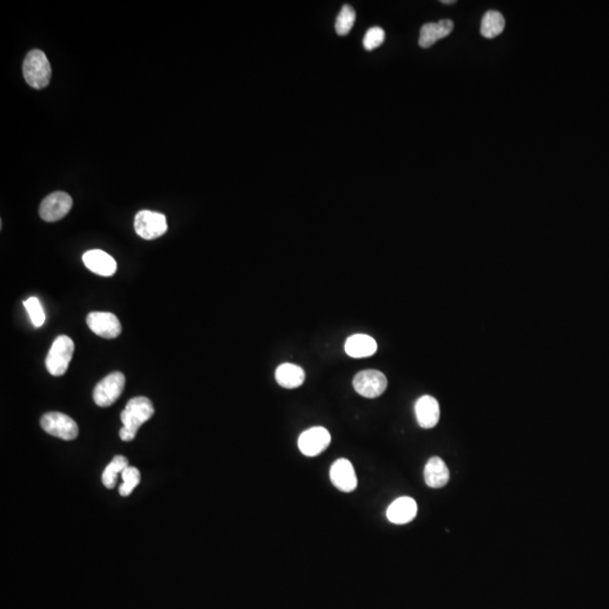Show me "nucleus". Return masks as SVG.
Wrapping results in <instances>:
<instances>
[{
    "label": "nucleus",
    "instance_id": "1",
    "mask_svg": "<svg viewBox=\"0 0 609 609\" xmlns=\"http://www.w3.org/2000/svg\"><path fill=\"white\" fill-rule=\"evenodd\" d=\"M155 410L152 401L145 396L133 397L127 403L121 412L123 427L120 430V438L123 441H133L137 436L139 428L152 419Z\"/></svg>",
    "mask_w": 609,
    "mask_h": 609
},
{
    "label": "nucleus",
    "instance_id": "7",
    "mask_svg": "<svg viewBox=\"0 0 609 609\" xmlns=\"http://www.w3.org/2000/svg\"><path fill=\"white\" fill-rule=\"evenodd\" d=\"M41 427L45 432L64 440H74L78 436V425L70 416L60 412H49L42 416Z\"/></svg>",
    "mask_w": 609,
    "mask_h": 609
},
{
    "label": "nucleus",
    "instance_id": "16",
    "mask_svg": "<svg viewBox=\"0 0 609 609\" xmlns=\"http://www.w3.org/2000/svg\"><path fill=\"white\" fill-rule=\"evenodd\" d=\"M454 30V23L450 20H442L438 23H427L420 30V47L423 49L432 47L438 40L445 39Z\"/></svg>",
    "mask_w": 609,
    "mask_h": 609
},
{
    "label": "nucleus",
    "instance_id": "19",
    "mask_svg": "<svg viewBox=\"0 0 609 609\" xmlns=\"http://www.w3.org/2000/svg\"><path fill=\"white\" fill-rule=\"evenodd\" d=\"M505 28V17L501 13L490 11L483 16L481 23V34L486 39H493L500 35Z\"/></svg>",
    "mask_w": 609,
    "mask_h": 609
},
{
    "label": "nucleus",
    "instance_id": "24",
    "mask_svg": "<svg viewBox=\"0 0 609 609\" xmlns=\"http://www.w3.org/2000/svg\"><path fill=\"white\" fill-rule=\"evenodd\" d=\"M384 41H385V30L381 28L375 26V28H371L367 30L366 34H364V41L362 42H364V49L368 50V51H372V50L381 47Z\"/></svg>",
    "mask_w": 609,
    "mask_h": 609
},
{
    "label": "nucleus",
    "instance_id": "25",
    "mask_svg": "<svg viewBox=\"0 0 609 609\" xmlns=\"http://www.w3.org/2000/svg\"><path fill=\"white\" fill-rule=\"evenodd\" d=\"M441 3L445 4V5H452V4H455V0H442Z\"/></svg>",
    "mask_w": 609,
    "mask_h": 609
},
{
    "label": "nucleus",
    "instance_id": "6",
    "mask_svg": "<svg viewBox=\"0 0 609 609\" xmlns=\"http://www.w3.org/2000/svg\"><path fill=\"white\" fill-rule=\"evenodd\" d=\"M169 225L163 213L143 210L135 215V233L144 240H152L163 236Z\"/></svg>",
    "mask_w": 609,
    "mask_h": 609
},
{
    "label": "nucleus",
    "instance_id": "17",
    "mask_svg": "<svg viewBox=\"0 0 609 609\" xmlns=\"http://www.w3.org/2000/svg\"><path fill=\"white\" fill-rule=\"evenodd\" d=\"M449 477V469L440 457H431L428 461L425 467V481L429 488H444Z\"/></svg>",
    "mask_w": 609,
    "mask_h": 609
},
{
    "label": "nucleus",
    "instance_id": "5",
    "mask_svg": "<svg viewBox=\"0 0 609 609\" xmlns=\"http://www.w3.org/2000/svg\"><path fill=\"white\" fill-rule=\"evenodd\" d=\"M125 385V377L122 372H112L99 381L93 393V398L97 406L108 408L121 396Z\"/></svg>",
    "mask_w": 609,
    "mask_h": 609
},
{
    "label": "nucleus",
    "instance_id": "14",
    "mask_svg": "<svg viewBox=\"0 0 609 609\" xmlns=\"http://www.w3.org/2000/svg\"><path fill=\"white\" fill-rule=\"evenodd\" d=\"M86 268L99 276H113L116 271V262L113 257L101 250H91L83 255Z\"/></svg>",
    "mask_w": 609,
    "mask_h": 609
},
{
    "label": "nucleus",
    "instance_id": "12",
    "mask_svg": "<svg viewBox=\"0 0 609 609\" xmlns=\"http://www.w3.org/2000/svg\"><path fill=\"white\" fill-rule=\"evenodd\" d=\"M414 411L418 423L423 429H432L438 425L440 408L435 397L430 395L420 397L419 400L416 401Z\"/></svg>",
    "mask_w": 609,
    "mask_h": 609
},
{
    "label": "nucleus",
    "instance_id": "8",
    "mask_svg": "<svg viewBox=\"0 0 609 609\" xmlns=\"http://www.w3.org/2000/svg\"><path fill=\"white\" fill-rule=\"evenodd\" d=\"M331 440V435L325 428H311L303 431L298 439V448L303 455L316 457L330 446Z\"/></svg>",
    "mask_w": 609,
    "mask_h": 609
},
{
    "label": "nucleus",
    "instance_id": "4",
    "mask_svg": "<svg viewBox=\"0 0 609 609\" xmlns=\"http://www.w3.org/2000/svg\"><path fill=\"white\" fill-rule=\"evenodd\" d=\"M386 376L379 370L368 369L358 372L353 378V389L366 398H376L387 389Z\"/></svg>",
    "mask_w": 609,
    "mask_h": 609
},
{
    "label": "nucleus",
    "instance_id": "18",
    "mask_svg": "<svg viewBox=\"0 0 609 609\" xmlns=\"http://www.w3.org/2000/svg\"><path fill=\"white\" fill-rule=\"evenodd\" d=\"M306 379L305 370L294 364H282L276 368V381L284 389H298Z\"/></svg>",
    "mask_w": 609,
    "mask_h": 609
},
{
    "label": "nucleus",
    "instance_id": "9",
    "mask_svg": "<svg viewBox=\"0 0 609 609\" xmlns=\"http://www.w3.org/2000/svg\"><path fill=\"white\" fill-rule=\"evenodd\" d=\"M72 207V199L66 192H53L41 202L40 217L48 223L60 220L68 215Z\"/></svg>",
    "mask_w": 609,
    "mask_h": 609
},
{
    "label": "nucleus",
    "instance_id": "15",
    "mask_svg": "<svg viewBox=\"0 0 609 609\" xmlns=\"http://www.w3.org/2000/svg\"><path fill=\"white\" fill-rule=\"evenodd\" d=\"M377 342L367 334H353L347 337L345 349L347 356L354 359L368 358L377 352Z\"/></svg>",
    "mask_w": 609,
    "mask_h": 609
},
{
    "label": "nucleus",
    "instance_id": "3",
    "mask_svg": "<svg viewBox=\"0 0 609 609\" xmlns=\"http://www.w3.org/2000/svg\"><path fill=\"white\" fill-rule=\"evenodd\" d=\"M74 341L67 335H60L52 343L45 359L48 371L55 377L64 375L74 356Z\"/></svg>",
    "mask_w": 609,
    "mask_h": 609
},
{
    "label": "nucleus",
    "instance_id": "11",
    "mask_svg": "<svg viewBox=\"0 0 609 609\" xmlns=\"http://www.w3.org/2000/svg\"><path fill=\"white\" fill-rule=\"evenodd\" d=\"M87 325L99 337L116 339L122 332L119 318L112 313L93 312L87 316Z\"/></svg>",
    "mask_w": 609,
    "mask_h": 609
},
{
    "label": "nucleus",
    "instance_id": "21",
    "mask_svg": "<svg viewBox=\"0 0 609 609\" xmlns=\"http://www.w3.org/2000/svg\"><path fill=\"white\" fill-rule=\"evenodd\" d=\"M356 11L350 5L343 6L335 21V30L339 35H347L356 23Z\"/></svg>",
    "mask_w": 609,
    "mask_h": 609
},
{
    "label": "nucleus",
    "instance_id": "2",
    "mask_svg": "<svg viewBox=\"0 0 609 609\" xmlns=\"http://www.w3.org/2000/svg\"><path fill=\"white\" fill-rule=\"evenodd\" d=\"M51 74V65L43 51L32 50L28 53L23 64V74L30 87L45 89L49 85Z\"/></svg>",
    "mask_w": 609,
    "mask_h": 609
},
{
    "label": "nucleus",
    "instance_id": "13",
    "mask_svg": "<svg viewBox=\"0 0 609 609\" xmlns=\"http://www.w3.org/2000/svg\"><path fill=\"white\" fill-rule=\"evenodd\" d=\"M418 513L415 500L410 496H402L391 502L387 509V519L395 525H406L411 523Z\"/></svg>",
    "mask_w": 609,
    "mask_h": 609
},
{
    "label": "nucleus",
    "instance_id": "23",
    "mask_svg": "<svg viewBox=\"0 0 609 609\" xmlns=\"http://www.w3.org/2000/svg\"><path fill=\"white\" fill-rule=\"evenodd\" d=\"M24 306L26 311H28V316H30V320H32L35 328H40V326L45 324V311L42 308L41 303H40L38 298H28V301H24Z\"/></svg>",
    "mask_w": 609,
    "mask_h": 609
},
{
    "label": "nucleus",
    "instance_id": "10",
    "mask_svg": "<svg viewBox=\"0 0 609 609\" xmlns=\"http://www.w3.org/2000/svg\"><path fill=\"white\" fill-rule=\"evenodd\" d=\"M330 479L337 490L350 493L358 486V477L352 463L345 458H340L334 462L330 469Z\"/></svg>",
    "mask_w": 609,
    "mask_h": 609
},
{
    "label": "nucleus",
    "instance_id": "22",
    "mask_svg": "<svg viewBox=\"0 0 609 609\" xmlns=\"http://www.w3.org/2000/svg\"><path fill=\"white\" fill-rule=\"evenodd\" d=\"M122 483L119 488L120 494L122 496H128L133 493L139 483H140V471L133 466H128L127 469L122 471Z\"/></svg>",
    "mask_w": 609,
    "mask_h": 609
},
{
    "label": "nucleus",
    "instance_id": "20",
    "mask_svg": "<svg viewBox=\"0 0 609 609\" xmlns=\"http://www.w3.org/2000/svg\"><path fill=\"white\" fill-rule=\"evenodd\" d=\"M129 466V462L124 456H116L111 461L102 475V482L108 488H113L118 480V475L122 474V471Z\"/></svg>",
    "mask_w": 609,
    "mask_h": 609
}]
</instances>
